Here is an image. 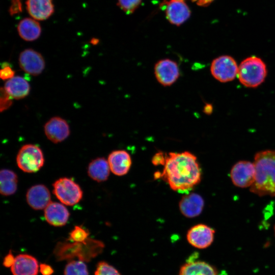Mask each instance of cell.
Here are the masks:
<instances>
[{"mask_svg":"<svg viewBox=\"0 0 275 275\" xmlns=\"http://www.w3.org/2000/svg\"><path fill=\"white\" fill-rule=\"evenodd\" d=\"M89 232L81 226H76L70 232L68 240L72 242H84L89 237Z\"/></svg>","mask_w":275,"mask_h":275,"instance_id":"26","label":"cell"},{"mask_svg":"<svg viewBox=\"0 0 275 275\" xmlns=\"http://www.w3.org/2000/svg\"><path fill=\"white\" fill-rule=\"evenodd\" d=\"M70 214L67 208L62 204L51 202L44 209V217L50 225L55 227L65 225Z\"/></svg>","mask_w":275,"mask_h":275,"instance_id":"18","label":"cell"},{"mask_svg":"<svg viewBox=\"0 0 275 275\" xmlns=\"http://www.w3.org/2000/svg\"><path fill=\"white\" fill-rule=\"evenodd\" d=\"M193 2H195L198 6L202 7H206L210 5L214 0H191Z\"/></svg>","mask_w":275,"mask_h":275,"instance_id":"34","label":"cell"},{"mask_svg":"<svg viewBox=\"0 0 275 275\" xmlns=\"http://www.w3.org/2000/svg\"><path fill=\"white\" fill-rule=\"evenodd\" d=\"M107 161L111 171L117 176L126 174L131 165V159L129 154L122 150L112 152L108 155Z\"/></svg>","mask_w":275,"mask_h":275,"instance_id":"16","label":"cell"},{"mask_svg":"<svg viewBox=\"0 0 275 275\" xmlns=\"http://www.w3.org/2000/svg\"><path fill=\"white\" fill-rule=\"evenodd\" d=\"M238 67L231 56L225 55L214 59L211 64L210 71L218 81L226 82L232 81L238 73Z\"/></svg>","mask_w":275,"mask_h":275,"instance_id":"6","label":"cell"},{"mask_svg":"<svg viewBox=\"0 0 275 275\" xmlns=\"http://www.w3.org/2000/svg\"><path fill=\"white\" fill-rule=\"evenodd\" d=\"M142 0H118L119 7L126 14H131L141 5Z\"/></svg>","mask_w":275,"mask_h":275,"instance_id":"27","label":"cell"},{"mask_svg":"<svg viewBox=\"0 0 275 275\" xmlns=\"http://www.w3.org/2000/svg\"><path fill=\"white\" fill-rule=\"evenodd\" d=\"M204 202L201 196L196 193H187L179 202L181 213L189 218L198 216L202 212Z\"/></svg>","mask_w":275,"mask_h":275,"instance_id":"15","label":"cell"},{"mask_svg":"<svg viewBox=\"0 0 275 275\" xmlns=\"http://www.w3.org/2000/svg\"><path fill=\"white\" fill-rule=\"evenodd\" d=\"M28 204L36 210L45 209L51 202L48 189L43 184L35 185L30 188L26 195Z\"/></svg>","mask_w":275,"mask_h":275,"instance_id":"14","label":"cell"},{"mask_svg":"<svg viewBox=\"0 0 275 275\" xmlns=\"http://www.w3.org/2000/svg\"><path fill=\"white\" fill-rule=\"evenodd\" d=\"M160 7L164 10L168 20L177 26L183 24L190 16V10L185 0H163Z\"/></svg>","mask_w":275,"mask_h":275,"instance_id":"7","label":"cell"},{"mask_svg":"<svg viewBox=\"0 0 275 275\" xmlns=\"http://www.w3.org/2000/svg\"><path fill=\"white\" fill-rule=\"evenodd\" d=\"M15 71L7 63H4L0 71L1 78L4 80H8L14 76Z\"/></svg>","mask_w":275,"mask_h":275,"instance_id":"30","label":"cell"},{"mask_svg":"<svg viewBox=\"0 0 275 275\" xmlns=\"http://www.w3.org/2000/svg\"><path fill=\"white\" fill-rule=\"evenodd\" d=\"M204 112L207 115L212 113L213 110L212 105L211 104L207 103L204 107Z\"/></svg>","mask_w":275,"mask_h":275,"instance_id":"35","label":"cell"},{"mask_svg":"<svg viewBox=\"0 0 275 275\" xmlns=\"http://www.w3.org/2000/svg\"><path fill=\"white\" fill-rule=\"evenodd\" d=\"M40 271L42 275H51L54 272L51 266L45 263L40 265Z\"/></svg>","mask_w":275,"mask_h":275,"instance_id":"33","label":"cell"},{"mask_svg":"<svg viewBox=\"0 0 275 275\" xmlns=\"http://www.w3.org/2000/svg\"><path fill=\"white\" fill-rule=\"evenodd\" d=\"M44 132L47 139L54 143L65 140L70 134V128L66 121L59 117H54L45 124Z\"/></svg>","mask_w":275,"mask_h":275,"instance_id":"12","label":"cell"},{"mask_svg":"<svg viewBox=\"0 0 275 275\" xmlns=\"http://www.w3.org/2000/svg\"><path fill=\"white\" fill-rule=\"evenodd\" d=\"M238 77L245 87L256 88L261 84L267 75L266 66L259 58L252 56L243 60L238 67Z\"/></svg>","mask_w":275,"mask_h":275,"instance_id":"3","label":"cell"},{"mask_svg":"<svg viewBox=\"0 0 275 275\" xmlns=\"http://www.w3.org/2000/svg\"><path fill=\"white\" fill-rule=\"evenodd\" d=\"M214 233V230L211 227L199 224L189 229L186 238L192 246L198 249H205L212 243Z\"/></svg>","mask_w":275,"mask_h":275,"instance_id":"9","label":"cell"},{"mask_svg":"<svg viewBox=\"0 0 275 275\" xmlns=\"http://www.w3.org/2000/svg\"><path fill=\"white\" fill-rule=\"evenodd\" d=\"M256 170L254 162L240 161L232 167L230 176L234 185L239 187H251L255 181Z\"/></svg>","mask_w":275,"mask_h":275,"instance_id":"8","label":"cell"},{"mask_svg":"<svg viewBox=\"0 0 275 275\" xmlns=\"http://www.w3.org/2000/svg\"><path fill=\"white\" fill-rule=\"evenodd\" d=\"M85 251L84 242H59L53 250V254L57 261L70 260L75 258L82 260Z\"/></svg>","mask_w":275,"mask_h":275,"instance_id":"13","label":"cell"},{"mask_svg":"<svg viewBox=\"0 0 275 275\" xmlns=\"http://www.w3.org/2000/svg\"><path fill=\"white\" fill-rule=\"evenodd\" d=\"M95 275H121L118 270L104 261L99 262L96 267Z\"/></svg>","mask_w":275,"mask_h":275,"instance_id":"28","label":"cell"},{"mask_svg":"<svg viewBox=\"0 0 275 275\" xmlns=\"http://www.w3.org/2000/svg\"><path fill=\"white\" fill-rule=\"evenodd\" d=\"M17 30L20 37L28 41L36 40L41 32L39 23L35 19L30 18L21 20L18 24Z\"/></svg>","mask_w":275,"mask_h":275,"instance_id":"23","label":"cell"},{"mask_svg":"<svg viewBox=\"0 0 275 275\" xmlns=\"http://www.w3.org/2000/svg\"><path fill=\"white\" fill-rule=\"evenodd\" d=\"M16 162L20 169L24 172L34 173L43 166L44 158L41 149L33 144L23 146L18 151Z\"/></svg>","mask_w":275,"mask_h":275,"instance_id":"4","label":"cell"},{"mask_svg":"<svg viewBox=\"0 0 275 275\" xmlns=\"http://www.w3.org/2000/svg\"><path fill=\"white\" fill-rule=\"evenodd\" d=\"M26 4L29 13L36 20L46 19L54 11L52 0H27Z\"/></svg>","mask_w":275,"mask_h":275,"instance_id":"19","label":"cell"},{"mask_svg":"<svg viewBox=\"0 0 275 275\" xmlns=\"http://www.w3.org/2000/svg\"><path fill=\"white\" fill-rule=\"evenodd\" d=\"M154 73L157 81L164 86L172 85L180 74L176 62L169 59L158 61L155 65Z\"/></svg>","mask_w":275,"mask_h":275,"instance_id":"10","label":"cell"},{"mask_svg":"<svg viewBox=\"0 0 275 275\" xmlns=\"http://www.w3.org/2000/svg\"><path fill=\"white\" fill-rule=\"evenodd\" d=\"M12 97L6 91L5 88H1V111L6 110L12 104Z\"/></svg>","mask_w":275,"mask_h":275,"instance_id":"29","label":"cell"},{"mask_svg":"<svg viewBox=\"0 0 275 275\" xmlns=\"http://www.w3.org/2000/svg\"><path fill=\"white\" fill-rule=\"evenodd\" d=\"M18 61L20 68L32 75L40 74L45 68V61L42 56L32 49L23 50L19 55Z\"/></svg>","mask_w":275,"mask_h":275,"instance_id":"11","label":"cell"},{"mask_svg":"<svg viewBox=\"0 0 275 275\" xmlns=\"http://www.w3.org/2000/svg\"><path fill=\"white\" fill-rule=\"evenodd\" d=\"M64 275H89L87 266L85 262L71 260L66 265Z\"/></svg>","mask_w":275,"mask_h":275,"instance_id":"25","label":"cell"},{"mask_svg":"<svg viewBox=\"0 0 275 275\" xmlns=\"http://www.w3.org/2000/svg\"><path fill=\"white\" fill-rule=\"evenodd\" d=\"M15 257H14L11 251L4 257L3 264L6 267H11L14 263Z\"/></svg>","mask_w":275,"mask_h":275,"instance_id":"32","label":"cell"},{"mask_svg":"<svg viewBox=\"0 0 275 275\" xmlns=\"http://www.w3.org/2000/svg\"><path fill=\"white\" fill-rule=\"evenodd\" d=\"M179 275H218L216 269L207 262L190 261L180 268Z\"/></svg>","mask_w":275,"mask_h":275,"instance_id":"21","label":"cell"},{"mask_svg":"<svg viewBox=\"0 0 275 275\" xmlns=\"http://www.w3.org/2000/svg\"><path fill=\"white\" fill-rule=\"evenodd\" d=\"M161 178L173 190L189 193L201 179V170L196 156L188 151L169 153Z\"/></svg>","mask_w":275,"mask_h":275,"instance_id":"1","label":"cell"},{"mask_svg":"<svg viewBox=\"0 0 275 275\" xmlns=\"http://www.w3.org/2000/svg\"><path fill=\"white\" fill-rule=\"evenodd\" d=\"M254 163L255 179L251 191L259 196H275V151L258 152Z\"/></svg>","mask_w":275,"mask_h":275,"instance_id":"2","label":"cell"},{"mask_svg":"<svg viewBox=\"0 0 275 275\" xmlns=\"http://www.w3.org/2000/svg\"><path fill=\"white\" fill-rule=\"evenodd\" d=\"M4 88L12 98L20 99L30 92V86L27 80L20 76H14L7 80Z\"/></svg>","mask_w":275,"mask_h":275,"instance_id":"20","label":"cell"},{"mask_svg":"<svg viewBox=\"0 0 275 275\" xmlns=\"http://www.w3.org/2000/svg\"><path fill=\"white\" fill-rule=\"evenodd\" d=\"M17 175L9 169H3L0 172V192L5 196L14 194L17 187Z\"/></svg>","mask_w":275,"mask_h":275,"instance_id":"24","label":"cell"},{"mask_svg":"<svg viewBox=\"0 0 275 275\" xmlns=\"http://www.w3.org/2000/svg\"><path fill=\"white\" fill-rule=\"evenodd\" d=\"M167 154L162 152H158L155 154L152 159V162L155 166L164 165Z\"/></svg>","mask_w":275,"mask_h":275,"instance_id":"31","label":"cell"},{"mask_svg":"<svg viewBox=\"0 0 275 275\" xmlns=\"http://www.w3.org/2000/svg\"><path fill=\"white\" fill-rule=\"evenodd\" d=\"M110 170L108 161L103 157H99L89 163L88 173L93 180L103 182L107 179Z\"/></svg>","mask_w":275,"mask_h":275,"instance_id":"22","label":"cell"},{"mask_svg":"<svg viewBox=\"0 0 275 275\" xmlns=\"http://www.w3.org/2000/svg\"><path fill=\"white\" fill-rule=\"evenodd\" d=\"M39 265L37 260L28 254H19L11 267L13 275H37Z\"/></svg>","mask_w":275,"mask_h":275,"instance_id":"17","label":"cell"},{"mask_svg":"<svg viewBox=\"0 0 275 275\" xmlns=\"http://www.w3.org/2000/svg\"><path fill=\"white\" fill-rule=\"evenodd\" d=\"M53 193L63 204L72 206L78 203L82 197L80 186L70 178L64 177L53 184Z\"/></svg>","mask_w":275,"mask_h":275,"instance_id":"5","label":"cell"}]
</instances>
